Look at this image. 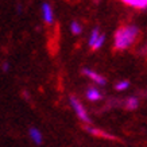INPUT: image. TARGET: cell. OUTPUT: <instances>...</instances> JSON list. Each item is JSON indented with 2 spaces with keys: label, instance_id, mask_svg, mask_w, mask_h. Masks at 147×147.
Segmentation results:
<instances>
[{
  "label": "cell",
  "instance_id": "cell-9",
  "mask_svg": "<svg viewBox=\"0 0 147 147\" xmlns=\"http://www.w3.org/2000/svg\"><path fill=\"white\" fill-rule=\"evenodd\" d=\"M138 105H139V100L136 97H129L125 101V108H128V109H135V108H138Z\"/></svg>",
  "mask_w": 147,
  "mask_h": 147
},
{
  "label": "cell",
  "instance_id": "cell-4",
  "mask_svg": "<svg viewBox=\"0 0 147 147\" xmlns=\"http://www.w3.org/2000/svg\"><path fill=\"white\" fill-rule=\"evenodd\" d=\"M85 129L89 132V134L94 135V136H100V138H105V139H111V140H116V138L113 135L108 134L105 131H101V129L98 128H93V127H85Z\"/></svg>",
  "mask_w": 147,
  "mask_h": 147
},
{
  "label": "cell",
  "instance_id": "cell-14",
  "mask_svg": "<svg viewBox=\"0 0 147 147\" xmlns=\"http://www.w3.org/2000/svg\"><path fill=\"white\" fill-rule=\"evenodd\" d=\"M3 69H4V70H8V69H9V65H8V63H4V66H3Z\"/></svg>",
  "mask_w": 147,
  "mask_h": 147
},
{
  "label": "cell",
  "instance_id": "cell-3",
  "mask_svg": "<svg viewBox=\"0 0 147 147\" xmlns=\"http://www.w3.org/2000/svg\"><path fill=\"white\" fill-rule=\"evenodd\" d=\"M82 73H84L85 76H88L89 78H92V80L96 82V84H98V85H104L107 81H105V78L102 76H100V74H97L96 71H93V70H90V69H82Z\"/></svg>",
  "mask_w": 147,
  "mask_h": 147
},
{
  "label": "cell",
  "instance_id": "cell-13",
  "mask_svg": "<svg viewBox=\"0 0 147 147\" xmlns=\"http://www.w3.org/2000/svg\"><path fill=\"white\" fill-rule=\"evenodd\" d=\"M70 28H71V32H73V34H80V32L82 31L81 26H80V24H78L77 22H73V23H71Z\"/></svg>",
  "mask_w": 147,
  "mask_h": 147
},
{
  "label": "cell",
  "instance_id": "cell-1",
  "mask_svg": "<svg viewBox=\"0 0 147 147\" xmlns=\"http://www.w3.org/2000/svg\"><path fill=\"white\" fill-rule=\"evenodd\" d=\"M139 35V28L136 26H124L120 27L115 32V49L125 50L135 42Z\"/></svg>",
  "mask_w": 147,
  "mask_h": 147
},
{
  "label": "cell",
  "instance_id": "cell-8",
  "mask_svg": "<svg viewBox=\"0 0 147 147\" xmlns=\"http://www.w3.org/2000/svg\"><path fill=\"white\" fill-rule=\"evenodd\" d=\"M30 138L36 143V144H40L42 143V134H40V131H38L36 128H30Z\"/></svg>",
  "mask_w": 147,
  "mask_h": 147
},
{
  "label": "cell",
  "instance_id": "cell-7",
  "mask_svg": "<svg viewBox=\"0 0 147 147\" xmlns=\"http://www.w3.org/2000/svg\"><path fill=\"white\" fill-rule=\"evenodd\" d=\"M86 97H88V100H90V101H96V100H100V98H101V93H100L96 88H89V89L86 90Z\"/></svg>",
  "mask_w": 147,
  "mask_h": 147
},
{
  "label": "cell",
  "instance_id": "cell-5",
  "mask_svg": "<svg viewBox=\"0 0 147 147\" xmlns=\"http://www.w3.org/2000/svg\"><path fill=\"white\" fill-rule=\"evenodd\" d=\"M42 13H43V19H45L46 23H53V9H51V7H50V4H47V3H45V4L42 5Z\"/></svg>",
  "mask_w": 147,
  "mask_h": 147
},
{
  "label": "cell",
  "instance_id": "cell-6",
  "mask_svg": "<svg viewBox=\"0 0 147 147\" xmlns=\"http://www.w3.org/2000/svg\"><path fill=\"white\" fill-rule=\"evenodd\" d=\"M123 1L125 4L131 5V7H135V8H147V0H123Z\"/></svg>",
  "mask_w": 147,
  "mask_h": 147
},
{
  "label": "cell",
  "instance_id": "cell-12",
  "mask_svg": "<svg viewBox=\"0 0 147 147\" xmlns=\"http://www.w3.org/2000/svg\"><path fill=\"white\" fill-rule=\"evenodd\" d=\"M104 40H105V36H104V35H100V36H98V39L96 40V43L92 46V49H93V50L100 49V47L102 46V43H104Z\"/></svg>",
  "mask_w": 147,
  "mask_h": 147
},
{
  "label": "cell",
  "instance_id": "cell-11",
  "mask_svg": "<svg viewBox=\"0 0 147 147\" xmlns=\"http://www.w3.org/2000/svg\"><path fill=\"white\" fill-rule=\"evenodd\" d=\"M129 86V82L128 81H120V82H117L116 84V90H125Z\"/></svg>",
  "mask_w": 147,
  "mask_h": 147
},
{
  "label": "cell",
  "instance_id": "cell-2",
  "mask_svg": "<svg viewBox=\"0 0 147 147\" xmlns=\"http://www.w3.org/2000/svg\"><path fill=\"white\" fill-rule=\"evenodd\" d=\"M70 104L73 105V109L76 111V113H77V116L80 117L81 120H84L85 123H89V117H88V115H86V111L84 109V107L81 105V102L77 100L76 97H71L70 98Z\"/></svg>",
  "mask_w": 147,
  "mask_h": 147
},
{
  "label": "cell",
  "instance_id": "cell-10",
  "mask_svg": "<svg viewBox=\"0 0 147 147\" xmlns=\"http://www.w3.org/2000/svg\"><path fill=\"white\" fill-rule=\"evenodd\" d=\"M98 36H100V34H98V30L97 28H94L93 31H92V35H90V38H89V46L92 47V46L96 43V40L98 39Z\"/></svg>",
  "mask_w": 147,
  "mask_h": 147
}]
</instances>
